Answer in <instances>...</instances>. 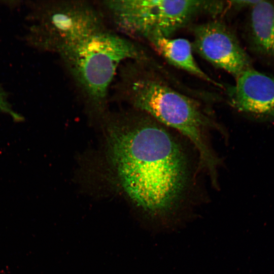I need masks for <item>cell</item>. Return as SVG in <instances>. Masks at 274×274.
<instances>
[{
    "label": "cell",
    "instance_id": "cell-1",
    "mask_svg": "<svg viewBox=\"0 0 274 274\" xmlns=\"http://www.w3.org/2000/svg\"><path fill=\"white\" fill-rule=\"evenodd\" d=\"M112 158L130 199L148 213L164 216L181 200L188 179L181 147L158 122L117 129L110 139Z\"/></svg>",
    "mask_w": 274,
    "mask_h": 274
},
{
    "label": "cell",
    "instance_id": "cell-2",
    "mask_svg": "<svg viewBox=\"0 0 274 274\" xmlns=\"http://www.w3.org/2000/svg\"><path fill=\"white\" fill-rule=\"evenodd\" d=\"M126 65L120 73V92L135 108L188 139L211 179H216L218 159L206 136L212 121L197 102L149 74L142 73L136 62Z\"/></svg>",
    "mask_w": 274,
    "mask_h": 274
},
{
    "label": "cell",
    "instance_id": "cell-3",
    "mask_svg": "<svg viewBox=\"0 0 274 274\" xmlns=\"http://www.w3.org/2000/svg\"><path fill=\"white\" fill-rule=\"evenodd\" d=\"M78 88L89 101L102 104L118 68L128 61L144 60L133 42L104 30L59 53Z\"/></svg>",
    "mask_w": 274,
    "mask_h": 274
},
{
    "label": "cell",
    "instance_id": "cell-4",
    "mask_svg": "<svg viewBox=\"0 0 274 274\" xmlns=\"http://www.w3.org/2000/svg\"><path fill=\"white\" fill-rule=\"evenodd\" d=\"M29 45L58 54L106 29L101 13L85 1L30 2Z\"/></svg>",
    "mask_w": 274,
    "mask_h": 274
},
{
    "label": "cell",
    "instance_id": "cell-5",
    "mask_svg": "<svg viewBox=\"0 0 274 274\" xmlns=\"http://www.w3.org/2000/svg\"><path fill=\"white\" fill-rule=\"evenodd\" d=\"M223 8L219 1L192 0H126L120 16L131 36L147 39L170 37L201 12L216 14Z\"/></svg>",
    "mask_w": 274,
    "mask_h": 274
},
{
    "label": "cell",
    "instance_id": "cell-6",
    "mask_svg": "<svg viewBox=\"0 0 274 274\" xmlns=\"http://www.w3.org/2000/svg\"><path fill=\"white\" fill-rule=\"evenodd\" d=\"M193 49L204 59L235 77L251 67V60L228 27L218 21L194 26Z\"/></svg>",
    "mask_w": 274,
    "mask_h": 274
},
{
    "label": "cell",
    "instance_id": "cell-7",
    "mask_svg": "<svg viewBox=\"0 0 274 274\" xmlns=\"http://www.w3.org/2000/svg\"><path fill=\"white\" fill-rule=\"evenodd\" d=\"M231 105L237 111L260 118L274 119V77L247 70L229 89Z\"/></svg>",
    "mask_w": 274,
    "mask_h": 274
},
{
    "label": "cell",
    "instance_id": "cell-8",
    "mask_svg": "<svg viewBox=\"0 0 274 274\" xmlns=\"http://www.w3.org/2000/svg\"><path fill=\"white\" fill-rule=\"evenodd\" d=\"M147 40L171 64L207 82L221 86L199 66L193 55L192 45L187 39L152 37Z\"/></svg>",
    "mask_w": 274,
    "mask_h": 274
},
{
    "label": "cell",
    "instance_id": "cell-9",
    "mask_svg": "<svg viewBox=\"0 0 274 274\" xmlns=\"http://www.w3.org/2000/svg\"><path fill=\"white\" fill-rule=\"evenodd\" d=\"M249 28L255 49L274 57V6L271 3L259 0L252 7Z\"/></svg>",
    "mask_w": 274,
    "mask_h": 274
},
{
    "label": "cell",
    "instance_id": "cell-10",
    "mask_svg": "<svg viewBox=\"0 0 274 274\" xmlns=\"http://www.w3.org/2000/svg\"><path fill=\"white\" fill-rule=\"evenodd\" d=\"M0 112L6 113L11 116L16 121H21L22 117L15 112L9 103L7 99V94L0 85Z\"/></svg>",
    "mask_w": 274,
    "mask_h": 274
},
{
    "label": "cell",
    "instance_id": "cell-11",
    "mask_svg": "<svg viewBox=\"0 0 274 274\" xmlns=\"http://www.w3.org/2000/svg\"><path fill=\"white\" fill-rule=\"evenodd\" d=\"M259 1H233L230 2L232 5H234L238 8L245 7H253Z\"/></svg>",
    "mask_w": 274,
    "mask_h": 274
}]
</instances>
